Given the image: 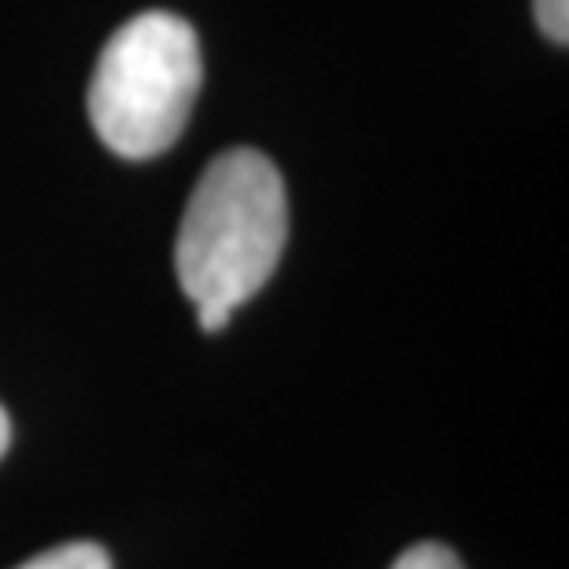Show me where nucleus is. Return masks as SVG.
I'll return each instance as SVG.
<instances>
[{
  "instance_id": "nucleus-1",
  "label": "nucleus",
  "mask_w": 569,
  "mask_h": 569,
  "mask_svg": "<svg viewBox=\"0 0 569 569\" xmlns=\"http://www.w3.org/2000/svg\"><path fill=\"white\" fill-rule=\"evenodd\" d=\"M289 241V197L278 167L256 148H230L203 170L181 214L174 270L203 333L270 281Z\"/></svg>"
},
{
  "instance_id": "nucleus-2",
  "label": "nucleus",
  "mask_w": 569,
  "mask_h": 569,
  "mask_svg": "<svg viewBox=\"0 0 569 569\" xmlns=\"http://www.w3.org/2000/svg\"><path fill=\"white\" fill-rule=\"evenodd\" d=\"M197 30L170 11H144L108 38L89 82L97 138L122 159L174 148L200 97Z\"/></svg>"
},
{
  "instance_id": "nucleus-3",
  "label": "nucleus",
  "mask_w": 569,
  "mask_h": 569,
  "mask_svg": "<svg viewBox=\"0 0 569 569\" xmlns=\"http://www.w3.org/2000/svg\"><path fill=\"white\" fill-rule=\"evenodd\" d=\"M16 569H111V559L100 543L74 540V543H63V548L44 551L38 559L22 562Z\"/></svg>"
},
{
  "instance_id": "nucleus-4",
  "label": "nucleus",
  "mask_w": 569,
  "mask_h": 569,
  "mask_svg": "<svg viewBox=\"0 0 569 569\" xmlns=\"http://www.w3.org/2000/svg\"><path fill=\"white\" fill-rule=\"evenodd\" d=\"M392 569H462V562L443 543H415L411 551H403L396 559Z\"/></svg>"
},
{
  "instance_id": "nucleus-5",
  "label": "nucleus",
  "mask_w": 569,
  "mask_h": 569,
  "mask_svg": "<svg viewBox=\"0 0 569 569\" xmlns=\"http://www.w3.org/2000/svg\"><path fill=\"white\" fill-rule=\"evenodd\" d=\"M532 8H537L540 30L548 33L551 41L566 44L569 41V0H532Z\"/></svg>"
},
{
  "instance_id": "nucleus-6",
  "label": "nucleus",
  "mask_w": 569,
  "mask_h": 569,
  "mask_svg": "<svg viewBox=\"0 0 569 569\" xmlns=\"http://www.w3.org/2000/svg\"><path fill=\"white\" fill-rule=\"evenodd\" d=\"M8 443H11V422H8V411L0 407V459H4Z\"/></svg>"
}]
</instances>
